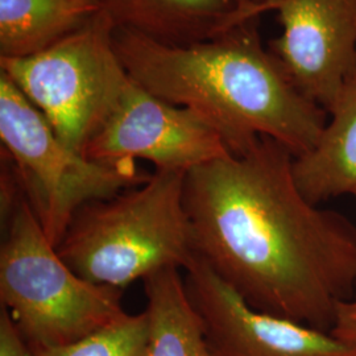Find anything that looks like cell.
Listing matches in <instances>:
<instances>
[{
    "mask_svg": "<svg viewBox=\"0 0 356 356\" xmlns=\"http://www.w3.org/2000/svg\"><path fill=\"white\" fill-rule=\"evenodd\" d=\"M114 45L138 85L201 115L232 154L268 138L297 157L317 143L326 124L323 108L293 85L266 49L254 20L188 47L115 28Z\"/></svg>",
    "mask_w": 356,
    "mask_h": 356,
    "instance_id": "obj_2",
    "label": "cell"
},
{
    "mask_svg": "<svg viewBox=\"0 0 356 356\" xmlns=\"http://www.w3.org/2000/svg\"><path fill=\"white\" fill-rule=\"evenodd\" d=\"M144 289L148 338L143 356H214L179 269L153 273L144 280Z\"/></svg>",
    "mask_w": 356,
    "mask_h": 356,
    "instance_id": "obj_13",
    "label": "cell"
},
{
    "mask_svg": "<svg viewBox=\"0 0 356 356\" xmlns=\"http://www.w3.org/2000/svg\"><path fill=\"white\" fill-rule=\"evenodd\" d=\"M229 153L219 132L201 115L166 102L132 79L85 156L111 165L144 160L154 170L188 175Z\"/></svg>",
    "mask_w": 356,
    "mask_h": 356,
    "instance_id": "obj_7",
    "label": "cell"
},
{
    "mask_svg": "<svg viewBox=\"0 0 356 356\" xmlns=\"http://www.w3.org/2000/svg\"><path fill=\"white\" fill-rule=\"evenodd\" d=\"M353 195H354V197H355V198H356V191H354V194H353Z\"/></svg>",
    "mask_w": 356,
    "mask_h": 356,
    "instance_id": "obj_18",
    "label": "cell"
},
{
    "mask_svg": "<svg viewBox=\"0 0 356 356\" xmlns=\"http://www.w3.org/2000/svg\"><path fill=\"white\" fill-rule=\"evenodd\" d=\"M115 26L101 13L51 48L0 58L8 76L73 151L85 154L131 83L114 45Z\"/></svg>",
    "mask_w": 356,
    "mask_h": 356,
    "instance_id": "obj_6",
    "label": "cell"
},
{
    "mask_svg": "<svg viewBox=\"0 0 356 356\" xmlns=\"http://www.w3.org/2000/svg\"><path fill=\"white\" fill-rule=\"evenodd\" d=\"M101 13V0H0V58L45 51Z\"/></svg>",
    "mask_w": 356,
    "mask_h": 356,
    "instance_id": "obj_12",
    "label": "cell"
},
{
    "mask_svg": "<svg viewBox=\"0 0 356 356\" xmlns=\"http://www.w3.org/2000/svg\"><path fill=\"white\" fill-rule=\"evenodd\" d=\"M330 119L317 143L293 159L297 186L314 204L356 191V81L327 111Z\"/></svg>",
    "mask_w": 356,
    "mask_h": 356,
    "instance_id": "obj_11",
    "label": "cell"
},
{
    "mask_svg": "<svg viewBox=\"0 0 356 356\" xmlns=\"http://www.w3.org/2000/svg\"><path fill=\"white\" fill-rule=\"evenodd\" d=\"M115 28L170 47L204 42L243 24L235 0H101Z\"/></svg>",
    "mask_w": 356,
    "mask_h": 356,
    "instance_id": "obj_10",
    "label": "cell"
},
{
    "mask_svg": "<svg viewBox=\"0 0 356 356\" xmlns=\"http://www.w3.org/2000/svg\"><path fill=\"white\" fill-rule=\"evenodd\" d=\"M148 338V316L123 318L72 343L29 347L32 356H143Z\"/></svg>",
    "mask_w": 356,
    "mask_h": 356,
    "instance_id": "obj_14",
    "label": "cell"
},
{
    "mask_svg": "<svg viewBox=\"0 0 356 356\" xmlns=\"http://www.w3.org/2000/svg\"><path fill=\"white\" fill-rule=\"evenodd\" d=\"M270 1L273 0H235L239 16L244 23L257 20Z\"/></svg>",
    "mask_w": 356,
    "mask_h": 356,
    "instance_id": "obj_17",
    "label": "cell"
},
{
    "mask_svg": "<svg viewBox=\"0 0 356 356\" xmlns=\"http://www.w3.org/2000/svg\"><path fill=\"white\" fill-rule=\"evenodd\" d=\"M282 32L270 44L293 85L329 111L356 81V0H273Z\"/></svg>",
    "mask_w": 356,
    "mask_h": 356,
    "instance_id": "obj_9",
    "label": "cell"
},
{
    "mask_svg": "<svg viewBox=\"0 0 356 356\" xmlns=\"http://www.w3.org/2000/svg\"><path fill=\"white\" fill-rule=\"evenodd\" d=\"M1 222L0 301L29 347L72 343L127 314L122 289L85 280L65 263L26 198Z\"/></svg>",
    "mask_w": 356,
    "mask_h": 356,
    "instance_id": "obj_4",
    "label": "cell"
},
{
    "mask_svg": "<svg viewBox=\"0 0 356 356\" xmlns=\"http://www.w3.org/2000/svg\"><path fill=\"white\" fill-rule=\"evenodd\" d=\"M0 140L28 204L56 247L82 206L141 185L152 175L136 163L103 164L69 148L1 72Z\"/></svg>",
    "mask_w": 356,
    "mask_h": 356,
    "instance_id": "obj_5",
    "label": "cell"
},
{
    "mask_svg": "<svg viewBox=\"0 0 356 356\" xmlns=\"http://www.w3.org/2000/svg\"><path fill=\"white\" fill-rule=\"evenodd\" d=\"M0 356H32L24 337L3 306L0 309Z\"/></svg>",
    "mask_w": 356,
    "mask_h": 356,
    "instance_id": "obj_15",
    "label": "cell"
},
{
    "mask_svg": "<svg viewBox=\"0 0 356 356\" xmlns=\"http://www.w3.org/2000/svg\"><path fill=\"white\" fill-rule=\"evenodd\" d=\"M293 159L261 138L191 170L184 201L194 251L250 305L330 331L356 286V229L306 198Z\"/></svg>",
    "mask_w": 356,
    "mask_h": 356,
    "instance_id": "obj_1",
    "label": "cell"
},
{
    "mask_svg": "<svg viewBox=\"0 0 356 356\" xmlns=\"http://www.w3.org/2000/svg\"><path fill=\"white\" fill-rule=\"evenodd\" d=\"M186 173L154 170L144 184L82 206L57 245L82 279L123 289L195 257L184 191Z\"/></svg>",
    "mask_w": 356,
    "mask_h": 356,
    "instance_id": "obj_3",
    "label": "cell"
},
{
    "mask_svg": "<svg viewBox=\"0 0 356 356\" xmlns=\"http://www.w3.org/2000/svg\"><path fill=\"white\" fill-rule=\"evenodd\" d=\"M184 281L214 356H356V344L331 331L250 305L197 254Z\"/></svg>",
    "mask_w": 356,
    "mask_h": 356,
    "instance_id": "obj_8",
    "label": "cell"
},
{
    "mask_svg": "<svg viewBox=\"0 0 356 356\" xmlns=\"http://www.w3.org/2000/svg\"><path fill=\"white\" fill-rule=\"evenodd\" d=\"M330 331L346 342L356 344V296L338 306Z\"/></svg>",
    "mask_w": 356,
    "mask_h": 356,
    "instance_id": "obj_16",
    "label": "cell"
}]
</instances>
